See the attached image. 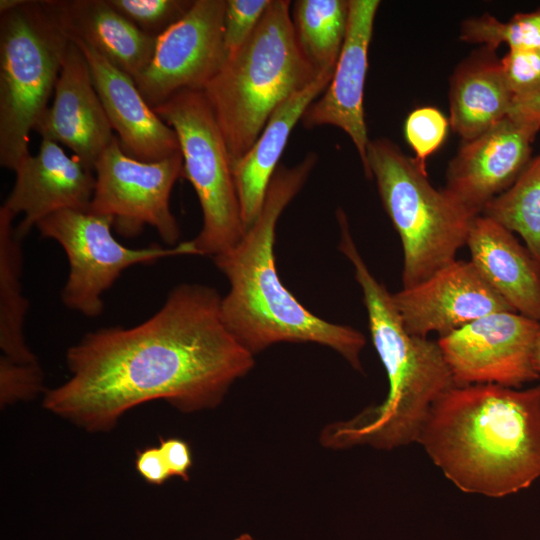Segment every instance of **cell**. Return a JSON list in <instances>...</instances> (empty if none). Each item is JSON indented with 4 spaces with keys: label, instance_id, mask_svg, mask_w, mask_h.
<instances>
[{
    "label": "cell",
    "instance_id": "26",
    "mask_svg": "<svg viewBox=\"0 0 540 540\" xmlns=\"http://www.w3.org/2000/svg\"><path fill=\"white\" fill-rule=\"evenodd\" d=\"M460 39L494 49L502 43L509 49L540 48V9L518 13L507 22L487 13L466 19L461 25Z\"/></svg>",
    "mask_w": 540,
    "mask_h": 540
},
{
    "label": "cell",
    "instance_id": "30",
    "mask_svg": "<svg viewBox=\"0 0 540 540\" xmlns=\"http://www.w3.org/2000/svg\"><path fill=\"white\" fill-rule=\"evenodd\" d=\"M43 389V373L39 364H20L0 358L1 405L28 400Z\"/></svg>",
    "mask_w": 540,
    "mask_h": 540
},
{
    "label": "cell",
    "instance_id": "20",
    "mask_svg": "<svg viewBox=\"0 0 540 540\" xmlns=\"http://www.w3.org/2000/svg\"><path fill=\"white\" fill-rule=\"evenodd\" d=\"M466 245L470 261L487 283L517 313L540 322V266L512 232L479 215Z\"/></svg>",
    "mask_w": 540,
    "mask_h": 540
},
{
    "label": "cell",
    "instance_id": "34",
    "mask_svg": "<svg viewBox=\"0 0 540 540\" xmlns=\"http://www.w3.org/2000/svg\"><path fill=\"white\" fill-rule=\"evenodd\" d=\"M509 117L540 129V88L513 98Z\"/></svg>",
    "mask_w": 540,
    "mask_h": 540
},
{
    "label": "cell",
    "instance_id": "37",
    "mask_svg": "<svg viewBox=\"0 0 540 540\" xmlns=\"http://www.w3.org/2000/svg\"><path fill=\"white\" fill-rule=\"evenodd\" d=\"M235 540H254L249 534H243L236 538Z\"/></svg>",
    "mask_w": 540,
    "mask_h": 540
},
{
    "label": "cell",
    "instance_id": "36",
    "mask_svg": "<svg viewBox=\"0 0 540 540\" xmlns=\"http://www.w3.org/2000/svg\"><path fill=\"white\" fill-rule=\"evenodd\" d=\"M24 0H1L0 13L12 10L23 3Z\"/></svg>",
    "mask_w": 540,
    "mask_h": 540
},
{
    "label": "cell",
    "instance_id": "35",
    "mask_svg": "<svg viewBox=\"0 0 540 540\" xmlns=\"http://www.w3.org/2000/svg\"><path fill=\"white\" fill-rule=\"evenodd\" d=\"M533 365L537 373L540 375V332L536 339L533 351Z\"/></svg>",
    "mask_w": 540,
    "mask_h": 540
},
{
    "label": "cell",
    "instance_id": "15",
    "mask_svg": "<svg viewBox=\"0 0 540 540\" xmlns=\"http://www.w3.org/2000/svg\"><path fill=\"white\" fill-rule=\"evenodd\" d=\"M378 0H349L346 38L332 79L324 92L313 101L301 118L306 129L334 126L353 142L367 170L369 143L363 95L368 70V50L372 38Z\"/></svg>",
    "mask_w": 540,
    "mask_h": 540
},
{
    "label": "cell",
    "instance_id": "24",
    "mask_svg": "<svg viewBox=\"0 0 540 540\" xmlns=\"http://www.w3.org/2000/svg\"><path fill=\"white\" fill-rule=\"evenodd\" d=\"M349 0H296L291 17L298 47L320 74L333 71L347 33Z\"/></svg>",
    "mask_w": 540,
    "mask_h": 540
},
{
    "label": "cell",
    "instance_id": "7",
    "mask_svg": "<svg viewBox=\"0 0 540 540\" xmlns=\"http://www.w3.org/2000/svg\"><path fill=\"white\" fill-rule=\"evenodd\" d=\"M70 41L43 0L0 13V165L29 156V136L48 108Z\"/></svg>",
    "mask_w": 540,
    "mask_h": 540
},
{
    "label": "cell",
    "instance_id": "6",
    "mask_svg": "<svg viewBox=\"0 0 540 540\" xmlns=\"http://www.w3.org/2000/svg\"><path fill=\"white\" fill-rule=\"evenodd\" d=\"M365 176L374 178L383 207L403 247V288L426 280L454 260L476 218L426 170L387 138L370 140Z\"/></svg>",
    "mask_w": 540,
    "mask_h": 540
},
{
    "label": "cell",
    "instance_id": "23",
    "mask_svg": "<svg viewBox=\"0 0 540 540\" xmlns=\"http://www.w3.org/2000/svg\"><path fill=\"white\" fill-rule=\"evenodd\" d=\"M14 218L0 207L1 356L20 364H38L24 338L23 327L29 302L22 292V239L16 234Z\"/></svg>",
    "mask_w": 540,
    "mask_h": 540
},
{
    "label": "cell",
    "instance_id": "13",
    "mask_svg": "<svg viewBox=\"0 0 540 540\" xmlns=\"http://www.w3.org/2000/svg\"><path fill=\"white\" fill-rule=\"evenodd\" d=\"M406 328L415 336L440 337L491 313L516 312L471 261L454 260L421 283L392 294Z\"/></svg>",
    "mask_w": 540,
    "mask_h": 540
},
{
    "label": "cell",
    "instance_id": "22",
    "mask_svg": "<svg viewBox=\"0 0 540 540\" xmlns=\"http://www.w3.org/2000/svg\"><path fill=\"white\" fill-rule=\"evenodd\" d=\"M512 101L496 49L482 45L451 75L449 124L463 142L472 140L507 117Z\"/></svg>",
    "mask_w": 540,
    "mask_h": 540
},
{
    "label": "cell",
    "instance_id": "11",
    "mask_svg": "<svg viewBox=\"0 0 540 540\" xmlns=\"http://www.w3.org/2000/svg\"><path fill=\"white\" fill-rule=\"evenodd\" d=\"M540 322L517 312L483 316L439 337L456 386L497 384L519 388L540 378L533 351Z\"/></svg>",
    "mask_w": 540,
    "mask_h": 540
},
{
    "label": "cell",
    "instance_id": "5",
    "mask_svg": "<svg viewBox=\"0 0 540 540\" xmlns=\"http://www.w3.org/2000/svg\"><path fill=\"white\" fill-rule=\"evenodd\" d=\"M290 0H271L254 32L202 90L233 161L255 143L274 110L319 74L301 53Z\"/></svg>",
    "mask_w": 540,
    "mask_h": 540
},
{
    "label": "cell",
    "instance_id": "25",
    "mask_svg": "<svg viewBox=\"0 0 540 540\" xmlns=\"http://www.w3.org/2000/svg\"><path fill=\"white\" fill-rule=\"evenodd\" d=\"M518 233L540 266V154L506 191L492 199L482 214Z\"/></svg>",
    "mask_w": 540,
    "mask_h": 540
},
{
    "label": "cell",
    "instance_id": "16",
    "mask_svg": "<svg viewBox=\"0 0 540 540\" xmlns=\"http://www.w3.org/2000/svg\"><path fill=\"white\" fill-rule=\"evenodd\" d=\"M14 171L15 183L1 207L14 217L23 214L15 227L20 239L52 213L89 211L95 173L58 143L42 139L38 153L27 156Z\"/></svg>",
    "mask_w": 540,
    "mask_h": 540
},
{
    "label": "cell",
    "instance_id": "18",
    "mask_svg": "<svg viewBox=\"0 0 540 540\" xmlns=\"http://www.w3.org/2000/svg\"><path fill=\"white\" fill-rule=\"evenodd\" d=\"M73 43L89 64L93 84L124 153L144 162L181 153L175 131L146 102L134 79L93 48Z\"/></svg>",
    "mask_w": 540,
    "mask_h": 540
},
{
    "label": "cell",
    "instance_id": "33",
    "mask_svg": "<svg viewBox=\"0 0 540 540\" xmlns=\"http://www.w3.org/2000/svg\"><path fill=\"white\" fill-rule=\"evenodd\" d=\"M136 469L143 479L154 485H161L171 477L161 450L156 447L138 452Z\"/></svg>",
    "mask_w": 540,
    "mask_h": 540
},
{
    "label": "cell",
    "instance_id": "31",
    "mask_svg": "<svg viewBox=\"0 0 540 540\" xmlns=\"http://www.w3.org/2000/svg\"><path fill=\"white\" fill-rule=\"evenodd\" d=\"M501 67L513 98L540 88V48L509 49Z\"/></svg>",
    "mask_w": 540,
    "mask_h": 540
},
{
    "label": "cell",
    "instance_id": "32",
    "mask_svg": "<svg viewBox=\"0 0 540 540\" xmlns=\"http://www.w3.org/2000/svg\"><path fill=\"white\" fill-rule=\"evenodd\" d=\"M159 448L171 476H178L184 480H188L189 469L192 465L188 444L177 438L161 439Z\"/></svg>",
    "mask_w": 540,
    "mask_h": 540
},
{
    "label": "cell",
    "instance_id": "10",
    "mask_svg": "<svg viewBox=\"0 0 540 540\" xmlns=\"http://www.w3.org/2000/svg\"><path fill=\"white\" fill-rule=\"evenodd\" d=\"M182 172L181 153L144 162L126 155L115 137L95 164L89 212L111 217L113 228L124 237H136L149 225L168 246H175L180 228L170 195Z\"/></svg>",
    "mask_w": 540,
    "mask_h": 540
},
{
    "label": "cell",
    "instance_id": "17",
    "mask_svg": "<svg viewBox=\"0 0 540 540\" xmlns=\"http://www.w3.org/2000/svg\"><path fill=\"white\" fill-rule=\"evenodd\" d=\"M34 131L42 139L68 147L93 171L102 153L116 137L93 84L89 64L79 47L71 41L52 105Z\"/></svg>",
    "mask_w": 540,
    "mask_h": 540
},
{
    "label": "cell",
    "instance_id": "8",
    "mask_svg": "<svg viewBox=\"0 0 540 540\" xmlns=\"http://www.w3.org/2000/svg\"><path fill=\"white\" fill-rule=\"evenodd\" d=\"M153 109L175 131L182 176L200 203L202 228L191 241L197 255L213 258L236 245L246 232L225 139L202 91H180Z\"/></svg>",
    "mask_w": 540,
    "mask_h": 540
},
{
    "label": "cell",
    "instance_id": "4",
    "mask_svg": "<svg viewBox=\"0 0 540 540\" xmlns=\"http://www.w3.org/2000/svg\"><path fill=\"white\" fill-rule=\"evenodd\" d=\"M339 250L354 268L363 292L372 343L385 368L389 390L384 401L365 408L353 418L328 424L320 442L326 448L369 445L390 450L418 442L434 403L456 386L437 341L410 334L393 302L392 294L370 272L339 208Z\"/></svg>",
    "mask_w": 540,
    "mask_h": 540
},
{
    "label": "cell",
    "instance_id": "28",
    "mask_svg": "<svg viewBox=\"0 0 540 540\" xmlns=\"http://www.w3.org/2000/svg\"><path fill=\"white\" fill-rule=\"evenodd\" d=\"M449 121L435 107H420L407 117L404 126L405 137L415 153V162L426 170V159L443 143L447 135Z\"/></svg>",
    "mask_w": 540,
    "mask_h": 540
},
{
    "label": "cell",
    "instance_id": "1",
    "mask_svg": "<svg viewBox=\"0 0 540 540\" xmlns=\"http://www.w3.org/2000/svg\"><path fill=\"white\" fill-rule=\"evenodd\" d=\"M220 302L212 287L180 284L144 322L87 333L67 350L70 378L45 393L44 408L101 432L153 400L183 412L217 406L254 366L224 324Z\"/></svg>",
    "mask_w": 540,
    "mask_h": 540
},
{
    "label": "cell",
    "instance_id": "2",
    "mask_svg": "<svg viewBox=\"0 0 540 540\" xmlns=\"http://www.w3.org/2000/svg\"><path fill=\"white\" fill-rule=\"evenodd\" d=\"M317 161L318 155L309 152L294 166L280 164L255 222L236 245L213 257L229 282L227 294L221 297V316L230 333L253 355L276 343L313 342L333 349L361 371L364 335L311 313L281 282L276 268L279 217L301 191Z\"/></svg>",
    "mask_w": 540,
    "mask_h": 540
},
{
    "label": "cell",
    "instance_id": "19",
    "mask_svg": "<svg viewBox=\"0 0 540 540\" xmlns=\"http://www.w3.org/2000/svg\"><path fill=\"white\" fill-rule=\"evenodd\" d=\"M43 3L69 41L93 48L134 80L150 63L156 38L142 32L108 0H43Z\"/></svg>",
    "mask_w": 540,
    "mask_h": 540
},
{
    "label": "cell",
    "instance_id": "14",
    "mask_svg": "<svg viewBox=\"0 0 540 540\" xmlns=\"http://www.w3.org/2000/svg\"><path fill=\"white\" fill-rule=\"evenodd\" d=\"M538 131L507 116L474 139L464 141L449 162L443 189L473 216L481 215L484 207L511 187L527 167Z\"/></svg>",
    "mask_w": 540,
    "mask_h": 540
},
{
    "label": "cell",
    "instance_id": "29",
    "mask_svg": "<svg viewBox=\"0 0 540 540\" xmlns=\"http://www.w3.org/2000/svg\"><path fill=\"white\" fill-rule=\"evenodd\" d=\"M271 0H226L223 45L226 58L237 52L256 29Z\"/></svg>",
    "mask_w": 540,
    "mask_h": 540
},
{
    "label": "cell",
    "instance_id": "27",
    "mask_svg": "<svg viewBox=\"0 0 540 540\" xmlns=\"http://www.w3.org/2000/svg\"><path fill=\"white\" fill-rule=\"evenodd\" d=\"M120 14L145 34L157 38L191 7L186 0H108Z\"/></svg>",
    "mask_w": 540,
    "mask_h": 540
},
{
    "label": "cell",
    "instance_id": "3",
    "mask_svg": "<svg viewBox=\"0 0 540 540\" xmlns=\"http://www.w3.org/2000/svg\"><path fill=\"white\" fill-rule=\"evenodd\" d=\"M418 442L461 491L503 497L540 476V385L454 386L432 406Z\"/></svg>",
    "mask_w": 540,
    "mask_h": 540
},
{
    "label": "cell",
    "instance_id": "12",
    "mask_svg": "<svg viewBox=\"0 0 540 540\" xmlns=\"http://www.w3.org/2000/svg\"><path fill=\"white\" fill-rule=\"evenodd\" d=\"M225 6L226 0H195L156 38L150 63L134 80L152 108L180 91H202L222 67Z\"/></svg>",
    "mask_w": 540,
    "mask_h": 540
},
{
    "label": "cell",
    "instance_id": "21",
    "mask_svg": "<svg viewBox=\"0 0 540 540\" xmlns=\"http://www.w3.org/2000/svg\"><path fill=\"white\" fill-rule=\"evenodd\" d=\"M333 71L321 73L310 85L291 95L272 113L253 146L233 161L241 216L247 230L257 219L271 179L289 136L310 104L330 83Z\"/></svg>",
    "mask_w": 540,
    "mask_h": 540
},
{
    "label": "cell",
    "instance_id": "9",
    "mask_svg": "<svg viewBox=\"0 0 540 540\" xmlns=\"http://www.w3.org/2000/svg\"><path fill=\"white\" fill-rule=\"evenodd\" d=\"M36 228L42 237L60 244L67 256L63 304L88 318L103 312L104 292L130 266L175 255H197L191 240L169 247L128 248L114 237L111 217L89 211L60 210L42 219Z\"/></svg>",
    "mask_w": 540,
    "mask_h": 540
}]
</instances>
